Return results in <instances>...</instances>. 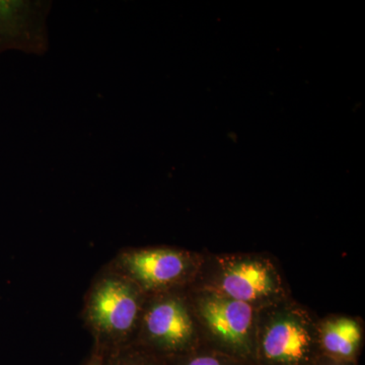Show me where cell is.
Masks as SVG:
<instances>
[{
  "label": "cell",
  "instance_id": "6da1fadb",
  "mask_svg": "<svg viewBox=\"0 0 365 365\" xmlns=\"http://www.w3.org/2000/svg\"><path fill=\"white\" fill-rule=\"evenodd\" d=\"M52 4L50 0H0V54L9 50L46 54Z\"/></svg>",
  "mask_w": 365,
  "mask_h": 365
},
{
  "label": "cell",
  "instance_id": "7a4b0ae2",
  "mask_svg": "<svg viewBox=\"0 0 365 365\" xmlns=\"http://www.w3.org/2000/svg\"><path fill=\"white\" fill-rule=\"evenodd\" d=\"M138 302L133 288L124 280L109 278L98 283L88 302V318L101 333L118 338L136 321Z\"/></svg>",
  "mask_w": 365,
  "mask_h": 365
},
{
  "label": "cell",
  "instance_id": "3957f363",
  "mask_svg": "<svg viewBox=\"0 0 365 365\" xmlns=\"http://www.w3.org/2000/svg\"><path fill=\"white\" fill-rule=\"evenodd\" d=\"M122 264L132 277L150 287L175 282L187 268L182 255L170 250L131 252L124 255Z\"/></svg>",
  "mask_w": 365,
  "mask_h": 365
},
{
  "label": "cell",
  "instance_id": "277c9868",
  "mask_svg": "<svg viewBox=\"0 0 365 365\" xmlns=\"http://www.w3.org/2000/svg\"><path fill=\"white\" fill-rule=\"evenodd\" d=\"M202 316L209 328L227 344L242 347L248 340L253 309L248 302L213 297L202 304Z\"/></svg>",
  "mask_w": 365,
  "mask_h": 365
},
{
  "label": "cell",
  "instance_id": "5b68a950",
  "mask_svg": "<svg viewBox=\"0 0 365 365\" xmlns=\"http://www.w3.org/2000/svg\"><path fill=\"white\" fill-rule=\"evenodd\" d=\"M145 327L151 339L165 349L178 350L192 336V321L186 309L177 300L158 302L145 316Z\"/></svg>",
  "mask_w": 365,
  "mask_h": 365
},
{
  "label": "cell",
  "instance_id": "8992f818",
  "mask_svg": "<svg viewBox=\"0 0 365 365\" xmlns=\"http://www.w3.org/2000/svg\"><path fill=\"white\" fill-rule=\"evenodd\" d=\"M311 347V336L294 319H281L269 327L262 348L271 364L297 365L304 362Z\"/></svg>",
  "mask_w": 365,
  "mask_h": 365
},
{
  "label": "cell",
  "instance_id": "52a82bcc",
  "mask_svg": "<svg viewBox=\"0 0 365 365\" xmlns=\"http://www.w3.org/2000/svg\"><path fill=\"white\" fill-rule=\"evenodd\" d=\"M222 287L230 299L249 302L273 292L274 281L266 266L257 262H245L228 269Z\"/></svg>",
  "mask_w": 365,
  "mask_h": 365
},
{
  "label": "cell",
  "instance_id": "ba28073f",
  "mask_svg": "<svg viewBox=\"0 0 365 365\" xmlns=\"http://www.w3.org/2000/svg\"><path fill=\"white\" fill-rule=\"evenodd\" d=\"M361 341L359 324L351 319L342 318L328 322L324 327V348L341 359H349L356 352Z\"/></svg>",
  "mask_w": 365,
  "mask_h": 365
},
{
  "label": "cell",
  "instance_id": "9c48e42d",
  "mask_svg": "<svg viewBox=\"0 0 365 365\" xmlns=\"http://www.w3.org/2000/svg\"><path fill=\"white\" fill-rule=\"evenodd\" d=\"M106 365H151L143 359H139L131 353L117 351L113 353L111 357L107 359Z\"/></svg>",
  "mask_w": 365,
  "mask_h": 365
},
{
  "label": "cell",
  "instance_id": "30bf717a",
  "mask_svg": "<svg viewBox=\"0 0 365 365\" xmlns=\"http://www.w3.org/2000/svg\"><path fill=\"white\" fill-rule=\"evenodd\" d=\"M184 365H225L222 360L212 355H197L185 362Z\"/></svg>",
  "mask_w": 365,
  "mask_h": 365
},
{
  "label": "cell",
  "instance_id": "8fae6325",
  "mask_svg": "<svg viewBox=\"0 0 365 365\" xmlns=\"http://www.w3.org/2000/svg\"><path fill=\"white\" fill-rule=\"evenodd\" d=\"M107 364V359L101 354H96L91 357L90 361L86 365H106Z\"/></svg>",
  "mask_w": 365,
  "mask_h": 365
}]
</instances>
